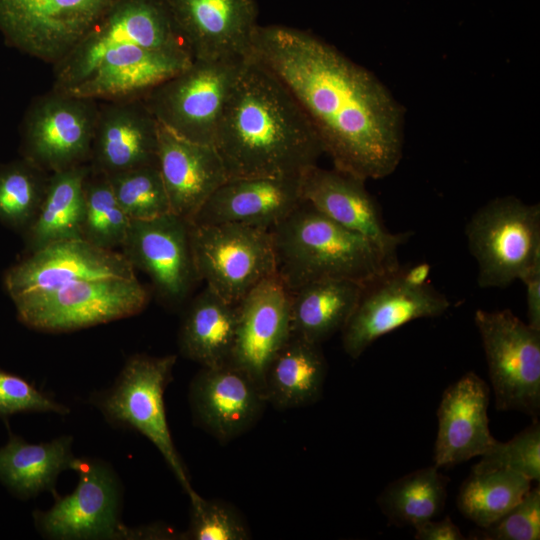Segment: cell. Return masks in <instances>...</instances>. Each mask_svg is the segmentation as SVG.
I'll use <instances>...</instances> for the list:
<instances>
[{
    "instance_id": "40",
    "label": "cell",
    "mask_w": 540,
    "mask_h": 540,
    "mask_svg": "<svg viewBox=\"0 0 540 540\" xmlns=\"http://www.w3.org/2000/svg\"><path fill=\"white\" fill-rule=\"evenodd\" d=\"M520 280L526 288L527 323L540 330V260Z\"/></svg>"
},
{
    "instance_id": "38",
    "label": "cell",
    "mask_w": 540,
    "mask_h": 540,
    "mask_svg": "<svg viewBox=\"0 0 540 540\" xmlns=\"http://www.w3.org/2000/svg\"><path fill=\"white\" fill-rule=\"evenodd\" d=\"M477 539L538 540L540 539V489L530 488L507 513L488 527L481 528Z\"/></svg>"
},
{
    "instance_id": "39",
    "label": "cell",
    "mask_w": 540,
    "mask_h": 540,
    "mask_svg": "<svg viewBox=\"0 0 540 540\" xmlns=\"http://www.w3.org/2000/svg\"><path fill=\"white\" fill-rule=\"evenodd\" d=\"M23 412H52L64 416L70 409L20 376L0 369V417Z\"/></svg>"
},
{
    "instance_id": "8",
    "label": "cell",
    "mask_w": 540,
    "mask_h": 540,
    "mask_svg": "<svg viewBox=\"0 0 540 540\" xmlns=\"http://www.w3.org/2000/svg\"><path fill=\"white\" fill-rule=\"evenodd\" d=\"M19 320L43 332H69L140 313L149 294L136 277L74 282L12 299Z\"/></svg>"
},
{
    "instance_id": "23",
    "label": "cell",
    "mask_w": 540,
    "mask_h": 540,
    "mask_svg": "<svg viewBox=\"0 0 540 540\" xmlns=\"http://www.w3.org/2000/svg\"><path fill=\"white\" fill-rule=\"evenodd\" d=\"M158 122L143 99L100 102L89 168L105 176L157 164Z\"/></svg>"
},
{
    "instance_id": "19",
    "label": "cell",
    "mask_w": 540,
    "mask_h": 540,
    "mask_svg": "<svg viewBox=\"0 0 540 540\" xmlns=\"http://www.w3.org/2000/svg\"><path fill=\"white\" fill-rule=\"evenodd\" d=\"M193 60L186 50H158L139 45L106 52L64 93L99 102L144 98L162 82L187 68Z\"/></svg>"
},
{
    "instance_id": "24",
    "label": "cell",
    "mask_w": 540,
    "mask_h": 540,
    "mask_svg": "<svg viewBox=\"0 0 540 540\" xmlns=\"http://www.w3.org/2000/svg\"><path fill=\"white\" fill-rule=\"evenodd\" d=\"M489 387L476 373H465L445 389L437 411L433 461L448 467L482 456L497 440L489 429Z\"/></svg>"
},
{
    "instance_id": "22",
    "label": "cell",
    "mask_w": 540,
    "mask_h": 540,
    "mask_svg": "<svg viewBox=\"0 0 540 540\" xmlns=\"http://www.w3.org/2000/svg\"><path fill=\"white\" fill-rule=\"evenodd\" d=\"M300 177L227 179L203 204L191 224H242L270 230L303 202Z\"/></svg>"
},
{
    "instance_id": "36",
    "label": "cell",
    "mask_w": 540,
    "mask_h": 540,
    "mask_svg": "<svg viewBox=\"0 0 540 540\" xmlns=\"http://www.w3.org/2000/svg\"><path fill=\"white\" fill-rule=\"evenodd\" d=\"M190 521L183 539L192 540H246L249 528L241 515L229 504L207 500L194 489L188 494Z\"/></svg>"
},
{
    "instance_id": "16",
    "label": "cell",
    "mask_w": 540,
    "mask_h": 540,
    "mask_svg": "<svg viewBox=\"0 0 540 540\" xmlns=\"http://www.w3.org/2000/svg\"><path fill=\"white\" fill-rule=\"evenodd\" d=\"M122 253L88 241L69 239L50 243L12 266L5 274V288L17 296L48 291L91 279L136 277Z\"/></svg>"
},
{
    "instance_id": "4",
    "label": "cell",
    "mask_w": 540,
    "mask_h": 540,
    "mask_svg": "<svg viewBox=\"0 0 540 540\" xmlns=\"http://www.w3.org/2000/svg\"><path fill=\"white\" fill-rule=\"evenodd\" d=\"M79 481L71 494L55 495L53 506L35 510L38 533L48 539H179L158 524L128 527L121 521L122 487L112 467L98 459L80 458Z\"/></svg>"
},
{
    "instance_id": "1",
    "label": "cell",
    "mask_w": 540,
    "mask_h": 540,
    "mask_svg": "<svg viewBox=\"0 0 540 540\" xmlns=\"http://www.w3.org/2000/svg\"><path fill=\"white\" fill-rule=\"evenodd\" d=\"M250 56L290 91L335 169L365 181L395 171L403 108L371 71L318 36L282 25H258Z\"/></svg>"
},
{
    "instance_id": "26",
    "label": "cell",
    "mask_w": 540,
    "mask_h": 540,
    "mask_svg": "<svg viewBox=\"0 0 540 540\" xmlns=\"http://www.w3.org/2000/svg\"><path fill=\"white\" fill-rule=\"evenodd\" d=\"M72 443L71 436L63 435L31 444L10 433L8 442L0 448V482L20 499L45 491L57 495L58 476L65 470L75 471L80 459L73 454Z\"/></svg>"
},
{
    "instance_id": "14",
    "label": "cell",
    "mask_w": 540,
    "mask_h": 540,
    "mask_svg": "<svg viewBox=\"0 0 540 540\" xmlns=\"http://www.w3.org/2000/svg\"><path fill=\"white\" fill-rule=\"evenodd\" d=\"M134 269L146 273L157 297L175 309L200 281L192 256L190 223L168 213L148 220H131L121 245Z\"/></svg>"
},
{
    "instance_id": "32",
    "label": "cell",
    "mask_w": 540,
    "mask_h": 540,
    "mask_svg": "<svg viewBox=\"0 0 540 540\" xmlns=\"http://www.w3.org/2000/svg\"><path fill=\"white\" fill-rule=\"evenodd\" d=\"M447 482L438 467L432 465L391 482L377 501L391 524L414 527L443 510Z\"/></svg>"
},
{
    "instance_id": "3",
    "label": "cell",
    "mask_w": 540,
    "mask_h": 540,
    "mask_svg": "<svg viewBox=\"0 0 540 540\" xmlns=\"http://www.w3.org/2000/svg\"><path fill=\"white\" fill-rule=\"evenodd\" d=\"M276 275L289 292L310 282L346 279L367 286L399 267L377 244L303 201L270 230Z\"/></svg>"
},
{
    "instance_id": "34",
    "label": "cell",
    "mask_w": 540,
    "mask_h": 540,
    "mask_svg": "<svg viewBox=\"0 0 540 540\" xmlns=\"http://www.w3.org/2000/svg\"><path fill=\"white\" fill-rule=\"evenodd\" d=\"M49 175L26 159L2 167L0 221L14 228L29 226L44 197Z\"/></svg>"
},
{
    "instance_id": "35",
    "label": "cell",
    "mask_w": 540,
    "mask_h": 540,
    "mask_svg": "<svg viewBox=\"0 0 540 540\" xmlns=\"http://www.w3.org/2000/svg\"><path fill=\"white\" fill-rule=\"evenodd\" d=\"M107 177L116 200L130 220H148L171 212L158 164Z\"/></svg>"
},
{
    "instance_id": "31",
    "label": "cell",
    "mask_w": 540,
    "mask_h": 540,
    "mask_svg": "<svg viewBox=\"0 0 540 540\" xmlns=\"http://www.w3.org/2000/svg\"><path fill=\"white\" fill-rule=\"evenodd\" d=\"M531 480L507 469H475L462 483L457 507L460 513L485 528L513 508L530 490Z\"/></svg>"
},
{
    "instance_id": "18",
    "label": "cell",
    "mask_w": 540,
    "mask_h": 540,
    "mask_svg": "<svg viewBox=\"0 0 540 540\" xmlns=\"http://www.w3.org/2000/svg\"><path fill=\"white\" fill-rule=\"evenodd\" d=\"M189 404L195 423L224 443L248 431L267 400L246 371L228 362L201 368L190 383Z\"/></svg>"
},
{
    "instance_id": "41",
    "label": "cell",
    "mask_w": 540,
    "mask_h": 540,
    "mask_svg": "<svg viewBox=\"0 0 540 540\" xmlns=\"http://www.w3.org/2000/svg\"><path fill=\"white\" fill-rule=\"evenodd\" d=\"M415 539L417 540H463L464 535L450 517L440 521L432 519L423 521L414 526Z\"/></svg>"
},
{
    "instance_id": "13",
    "label": "cell",
    "mask_w": 540,
    "mask_h": 540,
    "mask_svg": "<svg viewBox=\"0 0 540 540\" xmlns=\"http://www.w3.org/2000/svg\"><path fill=\"white\" fill-rule=\"evenodd\" d=\"M118 0H0V33L11 47L60 62Z\"/></svg>"
},
{
    "instance_id": "10",
    "label": "cell",
    "mask_w": 540,
    "mask_h": 540,
    "mask_svg": "<svg viewBox=\"0 0 540 540\" xmlns=\"http://www.w3.org/2000/svg\"><path fill=\"white\" fill-rule=\"evenodd\" d=\"M190 243L199 279L230 303L238 304L257 284L276 274L267 229L190 223Z\"/></svg>"
},
{
    "instance_id": "28",
    "label": "cell",
    "mask_w": 540,
    "mask_h": 540,
    "mask_svg": "<svg viewBox=\"0 0 540 540\" xmlns=\"http://www.w3.org/2000/svg\"><path fill=\"white\" fill-rule=\"evenodd\" d=\"M326 374L327 362L320 344L291 335L265 373L267 403L277 409L312 404L322 394Z\"/></svg>"
},
{
    "instance_id": "15",
    "label": "cell",
    "mask_w": 540,
    "mask_h": 540,
    "mask_svg": "<svg viewBox=\"0 0 540 540\" xmlns=\"http://www.w3.org/2000/svg\"><path fill=\"white\" fill-rule=\"evenodd\" d=\"M400 267V266H399ZM399 267L364 287L342 332L344 351L356 359L378 338L420 318L437 317L448 299L429 284L416 287L403 280Z\"/></svg>"
},
{
    "instance_id": "7",
    "label": "cell",
    "mask_w": 540,
    "mask_h": 540,
    "mask_svg": "<svg viewBox=\"0 0 540 540\" xmlns=\"http://www.w3.org/2000/svg\"><path fill=\"white\" fill-rule=\"evenodd\" d=\"M247 58L193 59L187 68L142 99L157 122L174 134L213 146L226 104Z\"/></svg>"
},
{
    "instance_id": "11",
    "label": "cell",
    "mask_w": 540,
    "mask_h": 540,
    "mask_svg": "<svg viewBox=\"0 0 540 540\" xmlns=\"http://www.w3.org/2000/svg\"><path fill=\"white\" fill-rule=\"evenodd\" d=\"M125 45L189 51L163 0H118L75 47L53 65L52 89L65 92L106 52Z\"/></svg>"
},
{
    "instance_id": "6",
    "label": "cell",
    "mask_w": 540,
    "mask_h": 540,
    "mask_svg": "<svg viewBox=\"0 0 540 540\" xmlns=\"http://www.w3.org/2000/svg\"><path fill=\"white\" fill-rule=\"evenodd\" d=\"M465 234L481 288H505L540 260V206L517 197L492 199L468 221Z\"/></svg>"
},
{
    "instance_id": "27",
    "label": "cell",
    "mask_w": 540,
    "mask_h": 540,
    "mask_svg": "<svg viewBox=\"0 0 540 540\" xmlns=\"http://www.w3.org/2000/svg\"><path fill=\"white\" fill-rule=\"evenodd\" d=\"M237 304L205 287L188 305L178 334L181 354L211 367L230 362L237 325Z\"/></svg>"
},
{
    "instance_id": "33",
    "label": "cell",
    "mask_w": 540,
    "mask_h": 540,
    "mask_svg": "<svg viewBox=\"0 0 540 540\" xmlns=\"http://www.w3.org/2000/svg\"><path fill=\"white\" fill-rule=\"evenodd\" d=\"M130 221L116 200L108 177L89 168L84 181L82 238L113 250L121 247Z\"/></svg>"
},
{
    "instance_id": "9",
    "label": "cell",
    "mask_w": 540,
    "mask_h": 540,
    "mask_svg": "<svg viewBox=\"0 0 540 540\" xmlns=\"http://www.w3.org/2000/svg\"><path fill=\"white\" fill-rule=\"evenodd\" d=\"M498 410H516L533 419L540 412V330L509 309L474 315Z\"/></svg>"
},
{
    "instance_id": "37",
    "label": "cell",
    "mask_w": 540,
    "mask_h": 540,
    "mask_svg": "<svg viewBox=\"0 0 540 540\" xmlns=\"http://www.w3.org/2000/svg\"><path fill=\"white\" fill-rule=\"evenodd\" d=\"M475 469H507L520 473L531 481L540 479V424H532L508 442L497 441L482 455Z\"/></svg>"
},
{
    "instance_id": "25",
    "label": "cell",
    "mask_w": 540,
    "mask_h": 540,
    "mask_svg": "<svg viewBox=\"0 0 540 540\" xmlns=\"http://www.w3.org/2000/svg\"><path fill=\"white\" fill-rule=\"evenodd\" d=\"M157 164L171 213L189 223L228 179L214 146L188 141L160 123Z\"/></svg>"
},
{
    "instance_id": "30",
    "label": "cell",
    "mask_w": 540,
    "mask_h": 540,
    "mask_svg": "<svg viewBox=\"0 0 540 540\" xmlns=\"http://www.w3.org/2000/svg\"><path fill=\"white\" fill-rule=\"evenodd\" d=\"M88 170L86 164L49 175L38 212L28 226L31 252L56 241L82 238L84 181Z\"/></svg>"
},
{
    "instance_id": "42",
    "label": "cell",
    "mask_w": 540,
    "mask_h": 540,
    "mask_svg": "<svg viewBox=\"0 0 540 540\" xmlns=\"http://www.w3.org/2000/svg\"><path fill=\"white\" fill-rule=\"evenodd\" d=\"M431 267L429 264L422 262L409 267H399V273L404 281L416 287L428 285V278Z\"/></svg>"
},
{
    "instance_id": "17",
    "label": "cell",
    "mask_w": 540,
    "mask_h": 540,
    "mask_svg": "<svg viewBox=\"0 0 540 540\" xmlns=\"http://www.w3.org/2000/svg\"><path fill=\"white\" fill-rule=\"evenodd\" d=\"M193 59L250 56L256 0H163Z\"/></svg>"
},
{
    "instance_id": "29",
    "label": "cell",
    "mask_w": 540,
    "mask_h": 540,
    "mask_svg": "<svg viewBox=\"0 0 540 540\" xmlns=\"http://www.w3.org/2000/svg\"><path fill=\"white\" fill-rule=\"evenodd\" d=\"M364 285L346 279H324L291 294L292 335L321 344L341 331L356 308Z\"/></svg>"
},
{
    "instance_id": "20",
    "label": "cell",
    "mask_w": 540,
    "mask_h": 540,
    "mask_svg": "<svg viewBox=\"0 0 540 540\" xmlns=\"http://www.w3.org/2000/svg\"><path fill=\"white\" fill-rule=\"evenodd\" d=\"M290 307L291 294L276 274L257 284L237 304L230 362L262 389L269 364L292 335Z\"/></svg>"
},
{
    "instance_id": "21",
    "label": "cell",
    "mask_w": 540,
    "mask_h": 540,
    "mask_svg": "<svg viewBox=\"0 0 540 540\" xmlns=\"http://www.w3.org/2000/svg\"><path fill=\"white\" fill-rule=\"evenodd\" d=\"M300 192L303 201L339 225L373 241L390 257L397 259V248L409 237L408 233H392L386 227L363 179L315 165L301 175Z\"/></svg>"
},
{
    "instance_id": "2",
    "label": "cell",
    "mask_w": 540,
    "mask_h": 540,
    "mask_svg": "<svg viewBox=\"0 0 540 540\" xmlns=\"http://www.w3.org/2000/svg\"><path fill=\"white\" fill-rule=\"evenodd\" d=\"M213 146L228 179L301 176L324 153L299 103L252 56L242 66Z\"/></svg>"
},
{
    "instance_id": "5",
    "label": "cell",
    "mask_w": 540,
    "mask_h": 540,
    "mask_svg": "<svg viewBox=\"0 0 540 540\" xmlns=\"http://www.w3.org/2000/svg\"><path fill=\"white\" fill-rule=\"evenodd\" d=\"M176 358L135 354L127 359L115 382L93 392L89 400L110 425L135 430L150 440L188 494L193 488L173 443L164 403Z\"/></svg>"
},
{
    "instance_id": "12",
    "label": "cell",
    "mask_w": 540,
    "mask_h": 540,
    "mask_svg": "<svg viewBox=\"0 0 540 540\" xmlns=\"http://www.w3.org/2000/svg\"><path fill=\"white\" fill-rule=\"evenodd\" d=\"M100 102L51 89L22 124L25 159L52 174L89 162Z\"/></svg>"
}]
</instances>
